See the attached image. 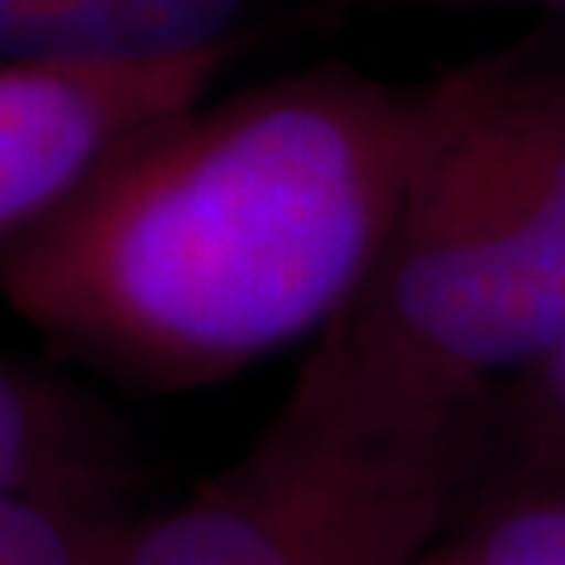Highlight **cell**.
<instances>
[{
	"label": "cell",
	"instance_id": "7",
	"mask_svg": "<svg viewBox=\"0 0 565 565\" xmlns=\"http://www.w3.org/2000/svg\"><path fill=\"white\" fill-rule=\"evenodd\" d=\"M419 565H565V486H473Z\"/></svg>",
	"mask_w": 565,
	"mask_h": 565
},
{
	"label": "cell",
	"instance_id": "5",
	"mask_svg": "<svg viewBox=\"0 0 565 565\" xmlns=\"http://www.w3.org/2000/svg\"><path fill=\"white\" fill-rule=\"evenodd\" d=\"M264 0H0V63L151 67L231 51Z\"/></svg>",
	"mask_w": 565,
	"mask_h": 565
},
{
	"label": "cell",
	"instance_id": "3",
	"mask_svg": "<svg viewBox=\"0 0 565 565\" xmlns=\"http://www.w3.org/2000/svg\"><path fill=\"white\" fill-rule=\"evenodd\" d=\"M486 431L373 403L310 356L273 419L181 503L109 524L97 565H419Z\"/></svg>",
	"mask_w": 565,
	"mask_h": 565
},
{
	"label": "cell",
	"instance_id": "2",
	"mask_svg": "<svg viewBox=\"0 0 565 565\" xmlns=\"http://www.w3.org/2000/svg\"><path fill=\"white\" fill-rule=\"evenodd\" d=\"M565 340V25L427 76L419 151L382 264L306 356L448 424Z\"/></svg>",
	"mask_w": 565,
	"mask_h": 565
},
{
	"label": "cell",
	"instance_id": "8",
	"mask_svg": "<svg viewBox=\"0 0 565 565\" xmlns=\"http://www.w3.org/2000/svg\"><path fill=\"white\" fill-rule=\"evenodd\" d=\"M473 486H565V340L494 398Z\"/></svg>",
	"mask_w": 565,
	"mask_h": 565
},
{
	"label": "cell",
	"instance_id": "9",
	"mask_svg": "<svg viewBox=\"0 0 565 565\" xmlns=\"http://www.w3.org/2000/svg\"><path fill=\"white\" fill-rule=\"evenodd\" d=\"M114 520L0 490V565H97Z\"/></svg>",
	"mask_w": 565,
	"mask_h": 565
},
{
	"label": "cell",
	"instance_id": "1",
	"mask_svg": "<svg viewBox=\"0 0 565 565\" xmlns=\"http://www.w3.org/2000/svg\"><path fill=\"white\" fill-rule=\"evenodd\" d=\"M427 81L315 63L147 126L0 247V298L60 356L189 394L315 343L356 302L411 181Z\"/></svg>",
	"mask_w": 565,
	"mask_h": 565
},
{
	"label": "cell",
	"instance_id": "4",
	"mask_svg": "<svg viewBox=\"0 0 565 565\" xmlns=\"http://www.w3.org/2000/svg\"><path fill=\"white\" fill-rule=\"evenodd\" d=\"M235 51L151 67L0 63V247L46 223L147 126L205 102Z\"/></svg>",
	"mask_w": 565,
	"mask_h": 565
},
{
	"label": "cell",
	"instance_id": "10",
	"mask_svg": "<svg viewBox=\"0 0 565 565\" xmlns=\"http://www.w3.org/2000/svg\"><path fill=\"white\" fill-rule=\"evenodd\" d=\"M419 9H494V4H524V9H548L553 18L565 21V0H403Z\"/></svg>",
	"mask_w": 565,
	"mask_h": 565
},
{
	"label": "cell",
	"instance_id": "6",
	"mask_svg": "<svg viewBox=\"0 0 565 565\" xmlns=\"http://www.w3.org/2000/svg\"><path fill=\"white\" fill-rule=\"evenodd\" d=\"M0 490L126 515V440L81 385L0 356Z\"/></svg>",
	"mask_w": 565,
	"mask_h": 565
}]
</instances>
